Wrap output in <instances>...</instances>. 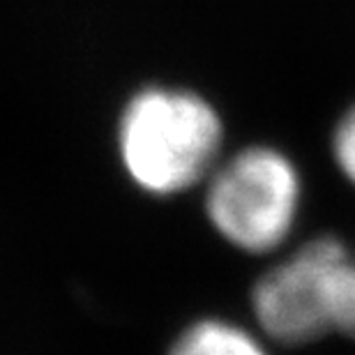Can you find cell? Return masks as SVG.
Wrapping results in <instances>:
<instances>
[{"label": "cell", "mask_w": 355, "mask_h": 355, "mask_svg": "<svg viewBox=\"0 0 355 355\" xmlns=\"http://www.w3.org/2000/svg\"><path fill=\"white\" fill-rule=\"evenodd\" d=\"M224 127L198 92L148 86L134 92L118 123V153L132 182L173 196L208 180L219 164Z\"/></svg>", "instance_id": "1"}, {"label": "cell", "mask_w": 355, "mask_h": 355, "mask_svg": "<svg viewBox=\"0 0 355 355\" xmlns=\"http://www.w3.org/2000/svg\"><path fill=\"white\" fill-rule=\"evenodd\" d=\"M346 250L332 236L314 238L259 277L252 307L266 335L282 344H307L332 330V270Z\"/></svg>", "instance_id": "3"}, {"label": "cell", "mask_w": 355, "mask_h": 355, "mask_svg": "<svg viewBox=\"0 0 355 355\" xmlns=\"http://www.w3.org/2000/svg\"><path fill=\"white\" fill-rule=\"evenodd\" d=\"M332 155L342 173L355 184V106L344 113L332 137Z\"/></svg>", "instance_id": "6"}, {"label": "cell", "mask_w": 355, "mask_h": 355, "mask_svg": "<svg viewBox=\"0 0 355 355\" xmlns=\"http://www.w3.org/2000/svg\"><path fill=\"white\" fill-rule=\"evenodd\" d=\"M297 168L282 150L252 146L219 162L208 178L205 212L226 243L250 254L277 250L300 210Z\"/></svg>", "instance_id": "2"}, {"label": "cell", "mask_w": 355, "mask_h": 355, "mask_svg": "<svg viewBox=\"0 0 355 355\" xmlns=\"http://www.w3.org/2000/svg\"><path fill=\"white\" fill-rule=\"evenodd\" d=\"M168 355H268V351L240 325L203 318L175 339Z\"/></svg>", "instance_id": "4"}, {"label": "cell", "mask_w": 355, "mask_h": 355, "mask_svg": "<svg viewBox=\"0 0 355 355\" xmlns=\"http://www.w3.org/2000/svg\"><path fill=\"white\" fill-rule=\"evenodd\" d=\"M332 330L355 337V252L346 250L332 270L330 284Z\"/></svg>", "instance_id": "5"}]
</instances>
